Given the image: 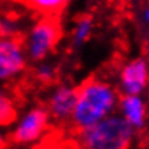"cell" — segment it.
<instances>
[{"mask_svg":"<svg viewBox=\"0 0 149 149\" xmlns=\"http://www.w3.org/2000/svg\"><path fill=\"white\" fill-rule=\"evenodd\" d=\"M119 99L117 87L109 80L97 75L84 80L77 87L75 106L70 120L71 127L78 132L116 113Z\"/></svg>","mask_w":149,"mask_h":149,"instance_id":"cell-1","label":"cell"},{"mask_svg":"<svg viewBox=\"0 0 149 149\" xmlns=\"http://www.w3.org/2000/svg\"><path fill=\"white\" fill-rule=\"evenodd\" d=\"M135 132L116 111L96 125L77 132L78 149H130Z\"/></svg>","mask_w":149,"mask_h":149,"instance_id":"cell-2","label":"cell"},{"mask_svg":"<svg viewBox=\"0 0 149 149\" xmlns=\"http://www.w3.org/2000/svg\"><path fill=\"white\" fill-rule=\"evenodd\" d=\"M62 36L64 31L59 17L38 16L29 29L20 36L28 61L35 64L48 59L58 48Z\"/></svg>","mask_w":149,"mask_h":149,"instance_id":"cell-3","label":"cell"},{"mask_svg":"<svg viewBox=\"0 0 149 149\" xmlns=\"http://www.w3.org/2000/svg\"><path fill=\"white\" fill-rule=\"evenodd\" d=\"M49 113L45 106H33L28 109L22 116H17L15 123L10 126L9 142L28 146L39 142L51 127Z\"/></svg>","mask_w":149,"mask_h":149,"instance_id":"cell-4","label":"cell"},{"mask_svg":"<svg viewBox=\"0 0 149 149\" xmlns=\"http://www.w3.org/2000/svg\"><path fill=\"white\" fill-rule=\"evenodd\" d=\"M28 64L20 36L0 35V87L22 77Z\"/></svg>","mask_w":149,"mask_h":149,"instance_id":"cell-5","label":"cell"},{"mask_svg":"<svg viewBox=\"0 0 149 149\" xmlns=\"http://www.w3.org/2000/svg\"><path fill=\"white\" fill-rule=\"evenodd\" d=\"M149 65L145 56H135L122 64L117 78V90L120 96L143 94L148 87Z\"/></svg>","mask_w":149,"mask_h":149,"instance_id":"cell-6","label":"cell"},{"mask_svg":"<svg viewBox=\"0 0 149 149\" xmlns=\"http://www.w3.org/2000/svg\"><path fill=\"white\" fill-rule=\"evenodd\" d=\"M75 96H77V87L71 84H58L51 91L48 101H47V110L49 113L51 120L56 125H68L71 120V114L75 106Z\"/></svg>","mask_w":149,"mask_h":149,"instance_id":"cell-7","label":"cell"},{"mask_svg":"<svg viewBox=\"0 0 149 149\" xmlns=\"http://www.w3.org/2000/svg\"><path fill=\"white\" fill-rule=\"evenodd\" d=\"M117 111L135 132H141L145 129L148 111H146V103L141 94L120 96Z\"/></svg>","mask_w":149,"mask_h":149,"instance_id":"cell-8","label":"cell"},{"mask_svg":"<svg viewBox=\"0 0 149 149\" xmlns=\"http://www.w3.org/2000/svg\"><path fill=\"white\" fill-rule=\"evenodd\" d=\"M71 0H22L28 10L36 16H54L59 17L62 12L68 7Z\"/></svg>","mask_w":149,"mask_h":149,"instance_id":"cell-9","label":"cell"},{"mask_svg":"<svg viewBox=\"0 0 149 149\" xmlns=\"http://www.w3.org/2000/svg\"><path fill=\"white\" fill-rule=\"evenodd\" d=\"M19 116V104L15 94L0 87V127H10Z\"/></svg>","mask_w":149,"mask_h":149,"instance_id":"cell-10","label":"cell"},{"mask_svg":"<svg viewBox=\"0 0 149 149\" xmlns=\"http://www.w3.org/2000/svg\"><path fill=\"white\" fill-rule=\"evenodd\" d=\"M94 31V22L90 16H81L80 19L75 20L74 28L71 31V45L72 48L78 49L81 47H84Z\"/></svg>","mask_w":149,"mask_h":149,"instance_id":"cell-11","label":"cell"},{"mask_svg":"<svg viewBox=\"0 0 149 149\" xmlns=\"http://www.w3.org/2000/svg\"><path fill=\"white\" fill-rule=\"evenodd\" d=\"M56 75H58V70H56V65L54 62H51L48 59L35 62L33 77L39 83H42V84H51V83L55 81Z\"/></svg>","mask_w":149,"mask_h":149,"instance_id":"cell-12","label":"cell"},{"mask_svg":"<svg viewBox=\"0 0 149 149\" xmlns=\"http://www.w3.org/2000/svg\"><path fill=\"white\" fill-rule=\"evenodd\" d=\"M0 35L4 36H20L19 35V23L15 17L0 16Z\"/></svg>","mask_w":149,"mask_h":149,"instance_id":"cell-13","label":"cell"},{"mask_svg":"<svg viewBox=\"0 0 149 149\" xmlns=\"http://www.w3.org/2000/svg\"><path fill=\"white\" fill-rule=\"evenodd\" d=\"M9 145V136L6 133H3L1 127H0V149H6Z\"/></svg>","mask_w":149,"mask_h":149,"instance_id":"cell-14","label":"cell"},{"mask_svg":"<svg viewBox=\"0 0 149 149\" xmlns=\"http://www.w3.org/2000/svg\"><path fill=\"white\" fill-rule=\"evenodd\" d=\"M148 22H149V9L145 7V9L141 12V23H142V25L145 23V26H148Z\"/></svg>","mask_w":149,"mask_h":149,"instance_id":"cell-15","label":"cell"},{"mask_svg":"<svg viewBox=\"0 0 149 149\" xmlns=\"http://www.w3.org/2000/svg\"><path fill=\"white\" fill-rule=\"evenodd\" d=\"M0 3H7V4H20L22 0H0Z\"/></svg>","mask_w":149,"mask_h":149,"instance_id":"cell-16","label":"cell"}]
</instances>
